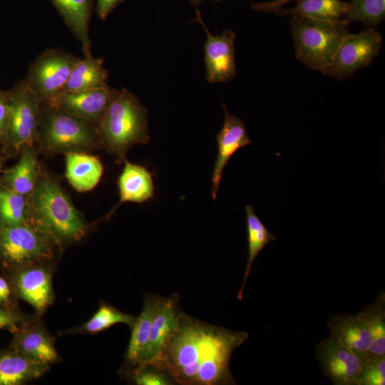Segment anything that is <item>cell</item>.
<instances>
[{"label":"cell","mask_w":385,"mask_h":385,"mask_svg":"<svg viewBox=\"0 0 385 385\" xmlns=\"http://www.w3.org/2000/svg\"><path fill=\"white\" fill-rule=\"evenodd\" d=\"M249 337L183 313L178 328L155 364L182 385L233 384L230 361Z\"/></svg>","instance_id":"cell-1"},{"label":"cell","mask_w":385,"mask_h":385,"mask_svg":"<svg viewBox=\"0 0 385 385\" xmlns=\"http://www.w3.org/2000/svg\"><path fill=\"white\" fill-rule=\"evenodd\" d=\"M29 200V222L61 252L83 240L91 227L58 179L43 169Z\"/></svg>","instance_id":"cell-2"},{"label":"cell","mask_w":385,"mask_h":385,"mask_svg":"<svg viewBox=\"0 0 385 385\" xmlns=\"http://www.w3.org/2000/svg\"><path fill=\"white\" fill-rule=\"evenodd\" d=\"M98 126L104 148L118 163L125 160L132 147L150 140L147 109L126 88L116 89Z\"/></svg>","instance_id":"cell-3"},{"label":"cell","mask_w":385,"mask_h":385,"mask_svg":"<svg viewBox=\"0 0 385 385\" xmlns=\"http://www.w3.org/2000/svg\"><path fill=\"white\" fill-rule=\"evenodd\" d=\"M36 146L46 155L104 148L97 124L43 104Z\"/></svg>","instance_id":"cell-4"},{"label":"cell","mask_w":385,"mask_h":385,"mask_svg":"<svg viewBox=\"0 0 385 385\" xmlns=\"http://www.w3.org/2000/svg\"><path fill=\"white\" fill-rule=\"evenodd\" d=\"M349 24L346 19L332 21L292 16L289 25L297 60L327 75L340 45L350 33Z\"/></svg>","instance_id":"cell-5"},{"label":"cell","mask_w":385,"mask_h":385,"mask_svg":"<svg viewBox=\"0 0 385 385\" xmlns=\"http://www.w3.org/2000/svg\"><path fill=\"white\" fill-rule=\"evenodd\" d=\"M7 132L0 150L5 160L19 155L25 145H36L42 103L25 78L9 90Z\"/></svg>","instance_id":"cell-6"},{"label":"cell","mask_w":385,"mask_h":385,"mask_svg":"<svg viewBox=\"0 0 385 385\" xmlns=\"http://www.w3.org/2000/svg\"><path fill=\"white\" fill-rule=\"evenodd\" d=\"M61 252L42 232L27 222L0 226V265L2 270L29 264L52 262Z\"/></svg>","instance_id":"cell-7"},{"label":"cell","mask_w":385,"mask_h":385,"mask_svg":"<svg viewBox=\"0 0 385 385\" xmlns=\"http://www.w3.org/2000/svg\"><path fill=\"white\" fill-rule=\"evenodd\" d=\"M79 57L60 48H47L31 63L25 79L43 105L53 106L64 91Z\"/></svg>","instance_id":"cell-8"},{"label":"cell","mask_w":385,"mask_h":385,"mask_svg":"<svg viewBox=\"0 0 385 385\" xmlns=\"http://www.w3.org/2000/svg\"><path fill=\"white\" fill-rule=\"evenodd\" d=\"M54 262H41L2 270L15 298L31 305L36 314L42 316L53 304Z\"/></svg>","instance_id":"cell-9"},{"label":"cell","mask_w":385,"mask_h":385,"mask_svg":"<svg viewBox=\"0 0 385 385\" xmlns=\"http://www.w3.org/2000/svg\"><path fill=\"white\" fill-rule=\"evenodd\" d=\"M382 36L374 28L357 34L349 33L340 45L327 75L340 80L369 66L377 56Z\"/></svg>","instance_id":"cell-10"},{"label":"cell","mask_w":385,"mask_h":385,"mask_svg":"<svg viewBox=\"0 0 385 385\" xmlns=\"http://www.w3.org/2000/svg\"><path fill=\"white\" fill-rule=\"evenodd\" d=\"M196 12V20L207 35L204 43L206 80L211 83L230 81L237 73L235 55L237 35L232 30L227 29L221 34L213 36L204 24L199 11Z\"/></svg>","instance_id":"cell-11"},{"label":"cell","mask_w":385,"mask_h":385,"mask_svg":"<svg viewBox=\"0 0 385 385\" xmlns=\"http://www.w3.org/2000/svg\"><path fill=\"white\" fill-rule=\"evenodd\" d=\"M380 299L381 294L374 303L369 304L356 314L334 315L327 324L330 337L340 341L363 360L367 356L374 317Z\"/></svg>","instance_id":"cell-12"},{"label":"cell","mask_w":385,"mask_h":385,"mask_svg":"<svg viewBox=\"0 0 385 385\" xmlns=\"http://www.w3.org/2000/svg\"><path fill=\"white\" fill-rule=\"evenodd\" d=\"M317 356L326 376L336 385H357L363 359L338 339L329 337L317 348Z\"/></svg>","instance_id":"cell-13"},{"label":"cell","mask_w":385,"mask_h":385,"mask_svg":"<svg viewBox=\"0 0 385 385\" xmlns=\"http://www.w3.org/2000/svg\"><path fill=\"white\" fill-rule=\"evenodd\" d=\"M40 315L29 316L15 332L10 346L27 359L51 366L61 357L56 350L55 338L49 334Z\"/></svg>","instance_id":"cell-14"},{"label":"cell","mask_w":385,"mask_h":385,"mask_svg":"<svg viewBox=\"0 0 385 385\" xmlns=\"http://www.w3.org/2000/svg\"><path fill=\"white\" fill-rule=\"evenodd\" d=\"M179 300L176 293L168 297H158L144 363L157 361L177 331L184 313L179 307Z\"/></svg>","instance_id":"cell-15"},{"label":"cell","mask_w":385,"mask_h":385,"mask_svg":"<svg viewBox=\"0 0 385 385\" xmlns=\"http://www.w3.org/2000/svg\"><path fill=\"white\" fill-rule=\"evenodd\" d=\"M225 118L216 135L217 153L212 175L211 195L217 197L222 173L232 156L240 148L252 143L243 120L229 113L223 103Z\"/></svg>","instance_id":"cell-16"},{"label":"cell","mask_w":385,"mask_h":385,"mask_svg":"<svg viewBox=\"0 0 385 385\" xmlns=\"http://www.w3.org/2000/svg\"><path fill=\"white\" fill-rule=\"evenodd\" d=\"M115 91L109 86L81 91H64L52 106L98 125Z\"/></svg>","instance_id":"cell-17"},{"label":"cell","mask_w":385,"mask_h":385,"mask_svg":"<svg viewBox=\"0 0 385 385\" xmlns=\"http://www.w3.org/2000/svg\"><path fill=\"white\" fill-rule=\"evenodd\" d=\"M39 153L36 145L24 146L19 152L17 163L11 168L2 170L0 185L29 197L43 170L38 160Z\"/></svg>","instance_id":"cell-18"},{"label":"cell","mask_w":385,"mask_h":385,"mask_svg":"<svg viewBox=\"0 0 385 385\" xmlns=\"http://www.w3.org/2000/svg\"><path fill=\"white\" fill-rule=\"evenodd\" d=\"M118 178L119 202L108 215L123 202L143 203L154 197L155 186L152 173L143 165L133 163L126 159Z\"/></svg>","instance_id":"cell-19"},{"label":"cell","mask_w":385,"mask_h":385,"mask_svg":"<svg viewBox=\"0 0 385 385\" xmlns=\"http://www.w3.org/2000/svg\"><path fill=\"white\" fill-rule=\"evenodd\" d=\"M65 155V176L72 188L79 192L93 190L100 182L103 165L100 158L88 152Z\"/></svg>","instance_id":"cell-20"},{"label":"cell","mask_w":385,"mask_h":385,"mask_svg":"<svg viewBox=\"0 0 385 385\" xmlns=\"http://www.w3.org/2000/svg\"><path fill=\"white\" fill-rule=\"evenodd\" d=\"M66 26L82 46L83 55L91 53L89 24L93 0H48Z\"/></svg>","instance_id":"cell-21"},{"label":"cell","mask_w":385,"mask_h":385,"mask_svg":"<svg viewBox=\"0 0 385 385\" xmlns=\"http://www.w3.org/2000/svg\"><path fill=\"white\" fill-rule=\"evenodd\" d=\"M49 366L34 362L9 346L0 351V385H21L44 375Z\"/></svg>","instance_id":"cell-22"},{"label":"cell","mask_w":385,"mask_h":385,"mask_svg":"<svg viewBox=\"0 0 385 385\" xmlns=\"http://www.w3.org/2000/svg\"><path fill=\"white\" fill-rule=\"evenodd\" d=\"M157 299L158 296L155 295L145 297L143 309L130 327V337L125 354L127 365L135 366L145 362Z\"/></svg>","instance_id":"cell-23"},{"label":"cell","mask_w":385,"mask_h":385,"mask_svg":"<svg viewBox=\"0 0 385 385\" xmlns=\"http://www.w3.org/2000/svg\"><path fill=\"white\" fill-rule=\"evenodd\" d=\"M83 56L74 64L64 91H81L108 86V71L104 67V59L94 58L91 53Z\"/></svg>","instance_id":"cell-24"},{"label":"cell","mask_w":385,"mask_h":385,"mask_svg":"<svg viewBox=\"0 0 385 385\" xmlns=\"http://www.w3.org/2000/svg\"><path fill=\"white\" fill-rule=\"evenodd\" d=\"M292 7L281 9L278 15L306 17L323 21H339L345 16L348 2L342 0H298Z\"/></svg>","instance_id":"cell-25"},{"label":"cell","mask_w":385,"mask_h":385,"mask_svg":"<svg viewBox=\"0 0 385 385\" xmlns=\"http://www.w3.org/2000/svg\"><path fill=\"white\" fill-rule=\"evenodd\" d=\"M245 212L248 244V260L244 273L242 282L237 292V297L240 300L242 299L245 287L250 275L254 260L268 243L276 240V237L267 229L260 217L255 213L252 206L246 205Z\"/></svg>","instance_id":"cell-26"},{"label":"cell","mask_w":385,"mask_h":385,"mask_svg":"<svg viewBox=\"0 0 385 385\" xmlns=\"http://www.w3.org/2000/svg\"><path fill=\"white\" fill-rule=\"evenodd\" d=\"M135 317L121 312L116 307L101 302L98 309L91 317L78 327L63 332V334H96L104 332L117 324H125L130 328Z\"/></svg>","instance_id":"cell-27"},{"label":"cell","mask_w":385,"mask_h":385,"mask_svg":"<svg viewBox=\"0 0 385 385\" xmlns=\"http://www.w3.org/2000/svg\"><path fill=\"white\" fill-rule=\"evenodd\" d=\"M29 197L0 185V226L11 227L29 222Z\"/></svg>","instance_id":"cell-28"},{"label":"cell","mask_w":385,"mask_h":385,"mask_svg":"<svg viewBox=\"0 0 385 385\" xmlns=\"http://www.w3.org/2000/svg\"><path fill=\"white\" fill-rule=\"evenodd\" d=\"M345 16L349 21H361L374 28L384 19L385 0H351Z\"/></svg>","instance_id":"cell-29"},{"label":"cell","mask_w":385,"mask_h":385,"mask_svg":"<svg viewBox=\"0 0 385 385\" xmlns=\"http://www.w3.org/2000/svg\"><path fill=\"white\" fill-rule=\"evenodd\" d=\"M127 376L137 385H170L175 381L170 376L155 363L129 366Z\"/></svg>","instance_id":"cell-30"},{"label":"cell","mask_w":385,"mask_h":385,"mask_svg":"<svg viewBox=\"0 0 385 385\" xmlns=\"http://www.w3.org/2000/svg\"><path fill=\"white\" fill-rule=\"evenodd\" d=\"M381 292L379 306L374 317L371 342L366 358L385 356V297Z\"/></svg>","instance_id":"cell-31"},{"label":"cell","mask_w":385,"mask_h":385,"mask_svg":"<svg viewBox=\"0 0 385 385\" xmlns=\"http://www.w3.org/2000/svg\"><path fill=\"white\" fill-rule=\"evenodd\" d=\"M385 384V356L363 360L357 385Z\"/></svg>","instance_id":"cell-32"},{"label":"cell","mask_w":385,"mask_h":385,"mask_svg":"<svg viewBox=\"0 0 385 385\" xmlns=\"http://www.w3.org/2000/svg\"><path fill=\"white\" fill-rule=\"evenodd\" d=\"M29 316L22 313L17 307L7 308L0 306V330L13 333L17 330Z\"/></svg>","instance_id":"cell-33"},{"label":"cell","mask_w":385,"mask_h":385,"mask_svg":"<svg viewBox=\"0 0 385 385\" xmlns=\"http://www.w3.org/2000/svg\"><path fill=\"white\" fill-rule=\"evenodd\" d=\"M9 115V90L0 89V145L3 143L8 128Z\"/></svg>","instance_id":"cell-34"},{"label":"cell","mask_w":385,"mask_h":385,"mask_svg":"<svg viewBox=\"0 0 385 385\" xmlns=\"http://www.w3.org/2000/svg\"><path fill=\"white\" fill-rule=\"evenodd\" d=\"M14 299L9 281L3 274H0V306L7 308L17 307Z\"/></svg>","instance_id":"cell-35"},{"label":"cell","mask_w":385,"mask_h":385,"mask_svg":"<svg viewBox=\"0 0 385 385\" xmlns=\"http://www.w3.org/2000/svg\"><path fill=\"white\" fill-rule=\"evenodd\" d=\"M298 0H273L267 2L254 3L251 5L253 10L267 13H277L287 3Z\"/></svg>","instance_id":"cell-36"},{"label":"cell","mask_w":385,"mask_h":385,"mask_svg":"<svg viewBox=\"0 0 385 385\" xmlns=\"http://www.w3.org/2000/svg\"><path fill=\"white\" fill-rule=\"evenodd\" d=\"M125 0H96V11L98 17L103 21L115 9V8Z\"/></svg>","instance_id":"cell-37"},{"label":"cell","mask_w":385,"mask_h":385,"mask_svg":"<svg viewBox=\"0 0 385 385\" xmlns=\"http://www.w3.org/2000/svg\"><path fill=\"white\" fill-rule=\"evenodd\" d=\"M204 0H190V3L192 5V6H195V7H197L199 4L202 1ZM216 2H220L222 0H213Z\"/></svg>","instance_id":"cell-38"},{"label":"cell","mask_w":385,"mask_h":385,"mask_svg":"<svg viewBox=\"0 0 385 385\" xmlns=\"http://www.w3.org/2000/svg\"><path fill=\"white\" fill-rule=\"evenodd\" d=\"M5 158H4L1 150H0V175H1V173L2 171V167H3V165H4V163L5 161Z\"/></svg>","instance_id":"cell-39"}]
</instances>
